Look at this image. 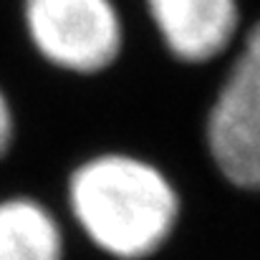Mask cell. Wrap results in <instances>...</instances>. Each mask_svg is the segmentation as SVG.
I'll list each match as a JSON object with an SVG mask.
<instances>
[{
	"mask_svg": "<svg viewBox=\"0 0 260 260\" xmlns=\"http://www.w3.org/2000/svg\"><path fill=\"white\" fill-rule=\"evenodd\" d=\"M63 240L53 215L28 197L0 202V260H61Z\"/></svg>",
	"mask_w": 260,
	"mask_h": 260,
	"instance_id": "5",
	"label": "cell"
},
{
	"mask_svg": "<svg viewBox=\"0 0 260 260\" xmlns=\"http://www.w3.org/2000/svg\"><path fill=\"white\" fill-rule=\"evenodd\" d=\"M69 205L91 243L124 260L159 250L179 215V197L170 179L129 154L84 162L71 174Z\"/></svg>",
	"mask_w": 260,
	"mask_h": 260,
	"instance_id": "1",
	"label": "cell"
},
{
	"mask_svg": "<svg viewBox=\"0 0 260 260\" xmlns=\"http://www.w3.org/2000/svg\"><path fill=\"white\" fill-rule=\"evenodd\" d=\"M10 142H13V111L5 93L0 91V157H5Z\"/></svg>",
	"mask_w": 260,
	"mask_h": 260,
	"instance_id": "6",
	"label": "cell"
},
{
	"mask_svg": "<svg viewBox=\"0 0 260 260\" xmlns=\"http://www.w3.org/2000/svg\"><path fill=\"white\" fill-rule=\"evenodd\" d=\"M207 147L228 182L260 189V23L243 43L207 114Z\"/></svg>",
	"mask_w": 260,
	"mask_h": 260,
	"instance_id": "2",
	"label": "cell"
},
{
	"mask_svg": "<svg viewBox=\"0 0 260 260\" xmlns=\"http://www.w3.org/2000/svg\"><path fill=\"white\" fill-rule=\"evenodd\" d=\"M165 46L184 63H205L220 56L235 38L238 0H147Z\"/></svg>",
	"mask_w": 260,
	"mask_h": 260,
	"instance_id": "4",
	"label": "cell"
},
{
	"mask_svg": "<svg viewBox=\"0 0 260 260\" xmlns=\"http://www.w3.org/2000/svg\"><path fill=\"white\" fill-rule=\"evenodd\" d=\"M28 36L58 69L99 74L121 51V18L111 0H23Z\"/></svg>",
	"mask_w": 260,
	"mask_h": 260,
	"instance_id": "3",
	"label": "cell"
}]
</instances>
